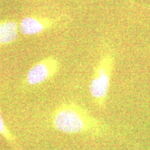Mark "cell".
Returning <instances> with one entry per match:
<instances>
[{
  "mask_svg": "<svg viewBox=\"0 0 150 150\" xmlns=\"http://www.w3.org/2000/svg\"><path fill=\"white\" fill-rule=\"evenodd\" d=\"M114 63L115 59L111 54L103 56L94 68L92 75L89 92L94 103L100 108H104L106 104Z\"/></svg>",
  "mask_w": 150,
  "mask_h": 150,
  "instance_id": "2",
  "label": "cell"
},
{
  "mask_svg": "<svg viewBox=\"0 0 150 150\" xmlns=\"http://www.w3.org/2000/svg\"><path fill=\"white\" fill-rule=\"evenodd\" d=\"M51 122L55 130L70 135L100 136L108 129L104 122L74 102L63 103L55 108L51 115Z\"/></svg>",
  "mask_w": 150,
  "mask_h": 150,
  "instance_id": "1",
  "label": "cell"
},
{
  "mask_svg": "<svg viewBox=\"0 0 150 150\" xmlns=\"http://www.w3.org/2000/svg\"><path fill=\"white\" fill-rule=\"evenodd\" d=\"M18 24L15 20H5L0 22V46L14 42L18 38Z\"/></svg>",
  "mask_w": 150,
  "mask_h": 150,
  "instance_id": "5",
  "label": "cell"
},
{
  "mask_svg": "<svg viewBox=\"0 0 150 150\" xmlns=\"http://www.w3.org/2000/svg\"><path fill=\"white\" fill-rule=\"evenodd\" d=\"M0 136L6 140L9 143H14L16 141L13 134L12 133L4 120L1 109H0Z\"/></svg>",
  "mask_w": 150,
  "mask_h": 150,
  "instance_id": "6",
  "label": "cell"
},
{
  "mask_svg": "<svg viewBox=\"0 0 150 150\" xmlns=\"http://www.w3.org/2000/svg\"><path fill=\"white\" fill-rule=\"evenodd\" d=\"M60 69V63L56 58L50 56L40 60L29 69L25 81L28 85L38 86L51 79Z\"/></svg>",
  "mask_w": 150,
  "mask_h": 150,
  "instance_id": "3",
  "label": "cell"
},
{
  "mask_svg": "<svg viewBox=\"0 0 150 150\" xmlns=\"http://www.w3.org/2000/svg\"><path fill=\"white\" fill-rule=\"evenodd\" d=\"M55 24V20L51 18L35 16H27L20 22L19 31L25 35H36L52 29Z\"/></svg>",
  "mask_w": 150,
  "mask_h": 150,
  "instance_id": "4",
  "label": "cell"
}]
</instances>
